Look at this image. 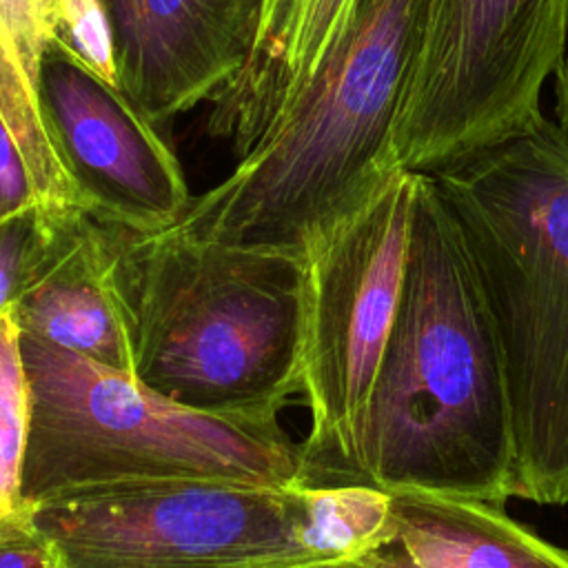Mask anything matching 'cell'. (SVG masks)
Listing matches in <instances>:
<instances>
[{"instance_id": "cell-1", "label": "cell", "mask_w": 568, "mask_h": 568, "mask_svg": "<svg viewBox=\"0 0 568 568\" xmlns=\"http://www.w3.org/2000/svg\"><path fill=\"white\" fill-rule=\"evenodd\" d=\"M366 484L495 504L513 497L499 342L428 173L415 180L402 300L371 397Z\"/></svg>"}, {"instance_id": "cell-2", "label": "cell", "mask_w": 568, "mask_h": 568, "mask_svg": "<svg viewBox=\"0 0 568 568\" xmlns=\"http://www.w3.org/2000/svg\"><path fill=\"white\" fill-rule=\"evenodd\" d=\"M499 342L513 497L568 504V133L539 113L428 173Z\"/></svg>"}, {"instance_id": "cell-3", "label": "cell", "mask_w": 568, "mask_h": 568, "mask_svg": "<svg viewBox=\"0 0 568 568\" xmlns=\"http://www.w3.org/2000/svg\"><path fill=\"white\" fill-rule=\"evenodd\" d=\"M433 0H357L315 78L233 171L173 226L300 255L395 162V126Z\"/></svg>"}, {"instance_id": "cell-4", "label": "cell", "mask_w": 568, "mask_h": 568, "mask_svg": "<svg viewBox=\"0 0 568 568\" xmlns=\"http://www.w3.org/2000/svg\"><path fill=\"white\" fill-rule=\"evenodd\" d=\"M133 375L193 410L277 419L302 393L304 266L180 229L122 233Z\"/></svg>"}, {"instance_id": "cell-5", "label": "cell", "mask_w": 568, "mask_h": 568, "mask_svg": "<svg viewBox=\"0 0 568 568\" xmlns=\"http://www.w3.org/2000/svg\"><path fill=\"white\" fill-rule=\"evenodd\" d=\"M29 384L22 490L29 504L113 484L215 479L302 484V446L277 419L186 408L133 373L20 333Z\"/></svg>"}, {"instance_id": "cell-6", "label": "cell", "mask_w": 568, "mask_h": 568, "mask_svg": "<svg viewBox=\"0 0 568 568\" xmlns=\"http://www.w3.org/2000/svg\"><path fill=\"white\" fill-rule=\"evenodd\" d=\"M415 180L395 171L302 253V484H366L368 410L402 300Z\"/></svg>"}, {"instance_id": "cell-7", "label": "cell", "mask_w": 568, "mask_h": 568, "mask_svg": "<svg viewBox=\"0 0 568 568\" xmlns=\"http://www.w3.org/2000/svg\"><path fill=\"white\" fill-rule=\"evenodd\" d=\"M60 568H280L315 561L300 484H113L29 504Z\"/></svg>"}, {"instance_id": "cell-8", "label": "cell", "mask_w": 568, "mask_h": 568, "mask_svg": "<svg viewBox=\"0 0 568 568\" xmlns=\"http://www.w3.org/2000/svg\"><path fill=\"white\" fill-rule=\"evenodd\" d=\"M568 51V0H433L395 126V162L433 173L541 113Z\"/></svg>"}, {"instance_id": "cell-9", "label": "cell", "mask_w": 568, "mask_h": 568, "mask_svg": "<svg viewBox=\"0 0 568 568\" xmlns=\"http://www.w3.org/2000/svg\"><path fill=\"white\" fill-rule=\"evenodd\" d=\"M36 95L82 209L133 233L175 226L193 202L160 126L118 87L58 44L38 62Z\"/></svg>"}, {"instance_id": "cell-10", "label": "cell", "mask_w": 568, "mask_h": 568, "mask_svg": "<svg viewBox=\"0 0 568 568\" xmlns=\"http://www.w3.org/2000/svg\"><path fill=\"white\" fill-rule=\"evenodd\" d=\"M118 87L158 126L213 100L242 69L257 0H100Z\"/></svg>"}, {"instance_id": "cell-11", "label": "cell", "mask_w": 568, "mask_h": 568, "mask_svg": "<svg viewBox=\"0 0 568 568\" xmlns=\"http://www.w3.org/2000/svg\"><path fill=\"white\" fill-rule=\"evenodd\" d=\"M122 233V226L100 222L82 209L67 211L11 306L20 333L133 373L129 311L118 273Z\"/></svg>"}, {"instance_id": "cell-12", "label": "cell", "mask_w": 568, "mask_h": 568, "mask_svg": "<svg viewBox=\"0 0 568 568\" xmlns=\"http://www.w3.org/2000/svg\"><path fill=\"white\" fill-rule=\"evenodd\" d=\"M357 0H257L251 51L211 100L206 131L244 158L304 93Z\"/></svg>"}, {"instance_id": "cell-13", "label": "cell", "mask_w": 568, "mask_h": 568, "mask_svg": "<svg viewBox=\"0 0 568 568\" xmlns=\"http://www.w3.org/2000/svg\"><path fill=\"white\" fill-rule=\"evenodd\" d=\"M393 530L371 555L375 568H568V548L513 519L504 504L399 490Z\"/></svg>"}, {"instance_id": "cell-14", "label": "cell", "mask_w": 568, "mask_h": 568, "mask_svg": "<svg viewBox=\"0 0 568 568\" xmlns=\"http://www.w3.org/2000/svg\"><path fill=\"white\" fill-rule=\"evenodd\" d=\"M29 209L82 204L47 133L36 87L0 29V222Z\"/></svg>"}, {"instance_id": "cell-15", "label": "cell", "mask_w": 568, "mask_h": 568, "mask_svg": "<svg viewBox=\"0 0 568 568\" xmlns=\"http://www.w3.org/2000/svg\"><path fill=\"white\" fill-rule=\"evenodd\" d=\"M27 428L29 384L20 328L11 311H4L0 313V537L29 521V501L22 490Z\"/></svg>"}, {"instance_id": "cell-16", "label": "cell", "mask_w": 568, "mask_h": 568, "mask_svg": "<svg viewBox=\"0 0 568 568\" xmlns=\"http://www.w3.org/2000/svg\"><path fill=\"white\" fill-rule=\"evenodd\" d=\"M67 211L29 209L0 222V313L11 311L29 284Z\"/></svg>"}, {"instance_id": "cell-17", "label": "cell", "mask_w": 568, "mask_h": 568, "mask_svg": "<svg viewBox=\"0 0 568 568\" xmlns=\"http://www.w3.org/2000/svg\"><path fill=\"white\" fill-rule=\"evenodd\" d=\"M51 44L67 49L106 82L118 84L111 31L100 0H58Z\"/></svg>"}, {"instance_id": "cell-18", "label": "cell", "mask_w": 568, "mask_h": 568, "mask_svg": "<svg viewBox=\"0 0 568 568\" xmlns=\"http://www.w3.org/2000/svg\"><path fill=\"white\" fill-rule=\"evenodd\" d=\"M58 0H0V29L36 87L38 62L53 42Z\"/></svg>"}, {"instance_id": "cell-19", "label": "cell", "mask_w": 568, "mask_h": 568, "mask_svg": "<svg viewBox=\"0 0 568 568\" xmlns=\"http://www.w3.org/2000/svg\"><path fill=\"white\" fill-rule=\"evenodd\" d=\"M0 568H60V564L27 521V526L0 537Z\"/></svg>"}, {"instance_id": "cell-20", "label": "cell", "mask_w": 568, "mask_h": 568, "mask_svg": "<svg viewBox=\"0 0 568 568\" xmlns=\"http://www.w3.org/2000/svg\"><path fill=\"white\" fill-rule=\"evenodd\" d=\"M555 120L568 133V51L555 71Z\"/></svg>"}, {"instance_id": "cell-21", "label": "cell", "mask_w": 568, "mask_h": 568, "mask_svg": "<svg viewBox=\"0 0 568 568\" xmlns=\"http://www.w3.org/2000/svg\"><path fill=\"white\" fill-rule=\"evenodd\" d=\"M280 568H375V566L364 559H351V561H308V564L280 566Z\"/></svg>"}]
</instances>
